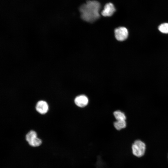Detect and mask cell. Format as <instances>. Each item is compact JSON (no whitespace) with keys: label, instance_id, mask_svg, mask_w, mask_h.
<instances>
[{"label":"cell","instance_id":"1","mask_svg":"<svg viewBox=\"0 0 168 168\" xmlns=\"http://www.w3.org/2000/svg\"><path fill=\"white\" fill-rule=\"evenodd\" d=\"M100 5L98 1H88L80 7L81 17L84 21L92 23L97 20L100 17L99 11Z\"/></svg>","mask_w":168,"mask_h":168},{"label":"cell","instance_id":"2","mask_svg":"<svg viewBox=\"0 0 168 168\" xmlns=\"http://www.w3.org/2000/svg\"><path fill=\"white\" fill-rule=\"evenodd\" d=\"M145 148V144L140 140L135 141L132 146L133 154L138 157H141L144 155Z\"/></svg>","mask_w":168,"mask_h":168},{"label":"cell","instance_id":"3","mask_svg":"<svg viewBox=\"0 0 168 168\" xmlns=\"http://www.w3.org/2000/svg\"><path fill=\"white\" fill-rule=\"evenodd\" d=\"M115 36L116 39L119 41L125 40L128 35V31L126 28L120 27L116 28L114 30Z\"/></svg>","mask_w":168,"mask_h":168},{"label":"cell","instance_id":"4","mask_svg":"<svg viewBox=\"0 0 168 168\" xmlns=\"http://www.w3.org/2000/svg\"><path fill=\"white\" fill-rule=\"evenodd\" d=\"M115 11V8L111 3H107L104 6V9L101 12V14L104 16H110Z\"/></svg>","mask_w":168,"mask_h":168},{"label":"cell","instance_id":"5","mask_svg":"<svg viewBox=\"0 0 168 168\" xmlns=\"http://www.w3.org/2000/svg\"><path fill=\"white\" fill-rule=\"evenodd\" d=\"M36 110L39 113L44 114L46 113L49 109L47 103L44 100L39 101L36 105Z\"/></svg>","mask_w":168,"mask_h":168},{"label":"cell","instance_id":"6","mask_svg":"<svg viewBox=\"0 0 168 168\" xmlns=\"http://www.w3.org/2000/svg\"><path fill=\"white\" fill-rule=\"evenodd\" d=\"M74 102L77 106L80 107H83L87 105L88 102V100L86 96L80 95L75 98Z\"/></svg>","mask_w":168,"mask_h":168},{"label":"cell","instance_id":"7","mask_svg":"<svg viewBox=\"0 0 168 168\" xmlns=\"http://www.w3.org/2000/svg\"><path fill=\"white\" fill-rule=\"evenodd\" d=\"M114 127L118 130L124 128L126 126L125 120H117L114 124Z\"/></svg>","mask_w":168,"mask_h":168},{"label":"cell","instance_id":"8","mask_svg":"<svg viewBox=\"0 0 168 168\" xmlns=\"http://www.w3.org/2000/svg\"><path fill=\"white\" fill-rule=\"evenodd\" d=\"M113 114L117 120H125L126 119L124 113L120 111H116L114 112Z\"/></svg>","mask_w":168,"mask_h":168},{"label":"cell","instance_id":"9","mask_svg":"<svg viewBox=\"0 0 168 168\" xmlns=\"http://www.w3.org/2000/svg\"><path fill=\"white\" fill-rule=\"evenodd\" d=\"M37 137V134L36 132L33 130H31L28 132L26 135V140L28 142Z\"/></svg>","mask_w":168,"mask_h":168},{"label":"cell","instance_id":"10","mask_svg":"<svg viewBox=\"0 0 168 168\" xmlns=\"http://www.w3.org/2000/svg\"><path fill=\"white\" fill-rule=\"evenodd\" d=\"M31 146L34 147L40 146L42 143V141L40 138L36 137L28 142Z\"/></svg>","mask_w":168,"mask_h":168},{"label":"cell","instance_id":"11","mask_svg":"<svg viewBox=\"0 0 168 168\" xmlns=\"http://www.w3.org/2000/svg\"><path fill=\"white\" fill-rule=\"evenodd\" d=\"M160 31L164 33H168V23H164L160 25L158 27Z\"/></svg>","mask_w":168,"mask_h":168}]
</instances>
